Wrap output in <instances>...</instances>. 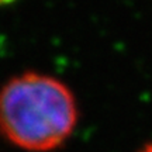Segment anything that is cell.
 <instances>
[{"mask_svg":"<svg viewBox=\"0 0 152 152\" xmlns=\"http://www.w3.org/2000/svg\"><path fill=\"white\" fill-rule=\"evenodd\" d=\"M77 120L75 94L55 76L23 72L0 87V137L21 151L59 149Z\"/></svg>","mask_w":152,"mask_h":152,"instance_id":"6da1fadb","label":"cell"},{"mask_svg":"<svg viewBox=\"0 0 152 152\" xmlns=\"http://www.w3.org/2000/svg\"><path fill=\"white\" fill-rule=\"evenodd\" d=\"M140 152H152V142L145 144V145H144V148H142Z\"/></svg>","mask_w":152,"mask_h":152,"instance_id":"7a4b0ae2","label":"cell"}]
</instances>
